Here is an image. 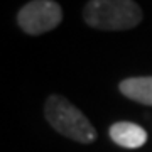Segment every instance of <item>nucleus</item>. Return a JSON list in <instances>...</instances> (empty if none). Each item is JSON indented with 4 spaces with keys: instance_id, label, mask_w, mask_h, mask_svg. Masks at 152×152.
Masks as SVG:
<instances>
[{
    "instance_id": "obj_1",
    "label": "nucleus",
    "mask_w": 152,
    "mask_h": 152,
    "mask_svg": "<svg viewBox=\"0 0 152 152\" xmlns=\"http://www.w3.org/2000/svg\"><path fill=\"white\" fill-rule=\"evenodd\" d=\"M83 17L100 31H125L142 20V10L134 0H90Z\"/></svg>"
},
{
    "instance_id": "obj_2",
    "label": "nucleus",
    "mask_w": 152,
    "mask_h": 152,
    "mask_svg": "<svg viewBox=\"0 0 152 152\" xmlns=\"http://www.w3.org/2000/svg\"><path fill=\"white\" fill-rule=\"evenodd\" d=\"M46 118L56 132L66 135L68 139H73L81 144H91L96 139V130L93 129V125L64 96L53 95L48 98Z\"/></svg>"
},
{
    "instance_id": "obj_3",
    "label": "nucleus",
    "mask_w": 152,
    "mask_h": 152,
    "mask_svg": "<svg viewBox=\"0 0 152 152\" xmlns=\"http://www.w3.org/2000/svg\"><path fill=\"white\" fill-rule=\"evenodd\" d=\"M63 20V10L54 0H32L20 9L17 22L24 32L39 36L54 29Z\"/></svg>"
},
{
    "instance_id": "obj_4",
    "label": "nucleus",
    "mask_w": 152,
    "mask_h": 152,
    "mask_svg": "<svg viewBox=\"0 0 152 152\" xmlns=\"http://www.w3.org/2000/svg\"><path fill=\"white\" fill-rule=\"evenodd\" d=\"M110 139L125 149H139L147 142V132L132 122H117L110 127Z\"/></svg>"
},
{
    "instance_id": "obj_5",
    "label": "nucleus",
    "mask_w": 152,
    "mask_h": 152,
    "mask_svg": "<svg viewBox=\"0 0 152 152\" xmlns=\"http://www.w3.org/2000/svg\"><path fill=\"white\" fill-rule=\"evenodd\" d=\"M120 91L129 100L152 107V76L127 78L120 83Z\"/></svg>"
}]
</instances>
